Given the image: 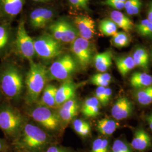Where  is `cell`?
<instances>
[{
  "instance_id": "obj_1",
  "label": "cell",
  "mask_w": 152,
  "mask_h": 152,
  "mask_svg": "<svg viewBox=\"0 0 152 152\" xmlns=\"http://www.w3.org/2000/svg\"><path fill=\"white\" fill-rule=\"evenodd\" d=\"M53 143L55 142L51 136L37 126L24 124L19 135L11 145L16 151L44 152Z\"/></svg>"
},
{
  "instance_id": "obj_2",
  "label": "cell",
  "mask_w": 152,
  "mask_h": 152,
  "mask_svg": "<svg viewBox=\"0 0 152 152\" xmlns=\"http://www.w3.org/2000/svg\"><path fill=\"white\" fill-rule=\"evenodd\" d=\"M24 81L21 71L15 65L7 64L0 70V92L10 100L18 99L22 95Z\"/></svg>"
},
{
  "instance_id": "obj_3",
  "label": "cell",
  "mask_w": 152,
  "mask_h": 152,
  "mask_svg": "<svg viewBox=\"0 0 152 152\" xmlns=\"http://www.w3.org/2000/svg\"><path fill=\"white\" fill-rule=\"evenodd\" d=\"M24 125L20 111L7 102L0 103V129L12 144L19 135Z\"/></svg>"
},
{
  "instance_id": "obj_4",
  "label": "cell",
  "mask_w": 152,
  "mask_h": 152,
  "mask_svg": "<svg viewBox=\"0 0 152 152\" xmlns=\"http://www.w3.org/2000/svg\"><path fill=\"white\" fill-rule=\"evenodd\" d=\"M48 79V69L46 66L31 61L25 81L28 103H37L46 85Z\"/></svg>"
},
{
  "instance_id": "obj_5",
  "label": "cell",
  "mask_w": 152,
  "mask_h": 152,
  "mask_svg": "<svg viewBox=\"0 0 152 152\" xmlns=\"http://www.w3.org/2000/svg\"><path fill=\"white\" fill-rule=\"evenodd\" d=\"M77 68V63L71 55H63L55 60L48 69V78L61 82L69 80Z\"/></svg>"
},
{
  "instance_id": "obj_6",
  "label": "cell",
  "mask_w": 152,
  "mask_h": 152,
  "mask_svg": "<svg viewBox=\"0 0 152 152\" xmlns=\"http://www.w3.org/2000/svg\"><path fill=\"white\" fill-rule=\"evenodd\" d=\"M33 120L46 130L56 132L60 129L61 121L58 114L52 109L37 105L30 113Z\"/></svg>"
},
{
  "instance_id": "obj_7",
  "label": "cell",
  "mask_w": 152,
  "mask_h": 152,
  "mask_svg": "<svg viewBox=\"0 0 152 152\" xmlns=\"http://www.w3.org/2000/svg\"><path fill=\"white\" fill-rule=\"evenodd\" d=\"M33 41L35 54L42 59H51L61 53L60 42L56 40L51 35H42Z\"/></svg>"
},
{
  "instance_id": "obj_8",
  "label": "cell",
  "mask_w": 152,
  "mask_h": 152,
  "mask_svg": "<svg viewBox=\"0 0 152 152\" xmlns=\"http://www.w3.org/2000/svg\"><path fill=\"white\" fill-rule=\"evenodd\" d=\"M71 51L77 64L82 69L86 68L90 64L94 57L92 45L88 40L77 37L72 43Z\"/></svg>"
},
{
  "instance_id": "obj_9",
  "label": "cell",
  "mask_w": 152,
  "mask_h": 152,
  "mask_svg": "<svg viewBox=\"0 0 152 152\" xmlns=\"http://www.w3.org/2000/svg\"><path fill=\"white\" fill-rule=\"evenodd\" d=\"M16 49L23 58L32 61L35 54L34 41L27 32L24 22L19 24L16 38Z\"/></svg>"
},
{
  "instance_id": "obj_10",
  "label": "cell",
  "mask_w": 152,
  "mask_h": 152,
  "mask_svg": "<svg viewBox=\"0 0 152 152\" xmlns=\"http://www.w3.org/2000/svg\"><path fill=\"white\" fill-rule=\"evenodd\" d=\"M134 109V105L129 99L121 96L114 103L111 109V114L116 121L125 120L132 115Z\"/></svg>"
},
{
  "instance_id": "obj_11",
  "label": "cell",
  "mask_w": 152,
  "mask_h": 152,
  "mask_svg": "<svg viewBox=\"0 0 152 152\" xmlns=\"http://www.w3.org/2000/svg\"><path fill=\"white\" fill-rule=\"evenodd\" d=\"M77 31L82 38L90 40L95 34V24L92 18L87 15H80L75 19Z\"/></svg>"
},
{
  "instance_id": "obj_12",
  "label": "cell",
  "mask_w": 152,
  "mask_h": 152,
  "mask_svg": "<svg viewBox=\"0 0 152 152\" xmlns=\"http://www.w3.org/2000/svg\"><path fill=\"white\" fill-rule=\"evenodd\" d=\"M130 145L134 151L145 152L152 147V137L143 129H138L134 133Z\"/></svg>"
},
{
  "instance_id": "obj_13",
  "label": "cell",
  "mask_w": 152,
  "mask_h": 152,
  "mask_svg": "<svg viewBox=\"0 0 152 152\" xmlns=\"http://www.w3.org/2000/svg\"><path fill=\"white\" fill-rule=\"evenodd\" d=\"M78 85L70 80L63 82L58 87L56 92L55 101L58 107L64 103L75 98Z\"/></svg>"
},
{
  "instance_id": "obj_14",
  "label": "cell",
  "mask_w": 152,
  "mask_h": 152,
  "mask_svg": "<svg viewBox=\"0 0 152 152\" xmlns=\"http://www.w3.org/2000/svg\"><path fill=\"white\" fill-rule=\"evenodd\" d=\"M79 109V104L75 98L66 102L61 105L59 108L58 115L61 122L68 124L76 117Z\"/></svg>"
},
{
  "instance_id": "obj_15",
  "label": "cell",
  "mask_w": 152,
  "mask_h": 152,
  "mask_svg": "<svg viewBox=\"0 0 152 152\" xmlns=\"http://www.w3.org/2000/svg\"><path fill=\"white\" fill-rule=\"evenodd\" d=\"M57 88L58 87L54 85H46L37 103L38 105L44 106L51 109L58 107L55 101Z\"/></svg>"
},
{
  "instance_id": "obj_16",
  "label": "cell",
  "mask_w": 152,
  "mask_h": 152,
  "mask_svg": "<svg viewBox=\"0 0 152 152\" xmlns=\"http://www.w3.org/2000/svg\"><path fill=\"white\" fill-rule=\"evenodd\" d=\"M112 53L110 50L96 54L93 58L96 69L100 73L107 72L112 65Z\"/></svg>"
},
{
  "instance_id": "obj_17",
  "label": "cell",
  "mask_w": 152,
  "mask_h": 152,
  "mask_svg": "<svg viewBox=\"0 0 152 152\" xmlns=\"http://www.w3.org/2000/svg\"><path fill=\"white\" fill-rule=\"evenodd\" d=\"M130 83L136 90L144 88L152 85V76L146 72H135L131 76Z\"/></svg>"
},
{
  "instance_id": "obj_18",
  "label": "cell",
  "mask_w": 152,
  "mask_h": 152,
  "mask_svg": "<svg viewBox=\"0 0 152 152\" xmlns=\"http://www.w3.org/2000/svg\"><path fill=\"white\" fill-rule=\"evenodd\" d=\"M132 59L136 67L148 72L149 69V55L147 50L139 46L135 49L132 54Z\"/></svg>"
},
{
  "instance_id": "obj_19",
  "label": "cell",
  "mask_w": 152,
  "mask_h": 152,
  "mask_svg": "<svg viewBox=\"0 0 152 152\" xmlns=\"http://www.w3.org/2000/svg\"><path fill=\"white\" fill-rule=\"evenodd\" d=\"M110 19L117 25L118 28L123 29L126 32H129L134 28V24L130 19L122 12L113 10L110 14Z\"/></svg>"
},
{
  "instance_id": "obj_20",
  "label": "cell",
  "mask_w": 152,
  "mask_h": 152,
  "mask_svg": "<svg viewBox=\"0 0 152 152\" xmlns=\"http://www.w3.org/2000/svg\"><path fill=\"white\" fill-rule=\"evenodd\" d=\"M120 127L117 121L108 118H104L98 121L96 129L98 132L104 136L112 135Z\"/></svg>"
},
{
  "instance_id": "obj_21",
  "label": "cell",
  "mask_w": 152,
  "mask_h": 152,
  "mask_svg": "<svg viewBox=\"0 0 152 152\" xmlns=\"http://www.w3.org/2000/svg\"><path fill=\"white\" fill-rule=\"evenodd\" d=\"M114 60L118 71L123 77L127 76L136 67L132 57L130 55L117 56L114 58Z\"/></svg>"
},
{
  "instance_id": "obj_22",
  "label": "cell",
  "mask_w": 152,
  "mask_h": 152,
  "mask_svg": "<svg viewBox=\"0 0 152 152\" xmlns=\"http://www.w3.org/2000/svg\"><path fill=\"white\" fill-rule=\"evenodd\" d=\"M100 103L95 96L87 98L82 105L81 112L87 117H96L100 113Z\"/></svg>"
},
{
  "instance_id": "obj_23",
  "label": "cell",
  "mask_w": 152,
  "mask_h": 152,
  "mask_svg": "<svg viewBox=\"0 0 152 152\" xmlns=\"http://www.w3.org/2000/svg\"><path fill=\"white\" fill-rule=\"evenodd\" d=\"M1 2L6 14L14 16L22 11L25 0H1Z\"/></svg>"
},
{
  "instance_id": "obj_24",
  "label": "cell",
  "mask_w": 152,
  "mask_h": 152,
  "mask_svg": "<svg viewBox=\"0 0 152 152\" xmlns=\"http://www.w3.org/2000/svg\"><path fill=\"white\" fill-rule=\"evenodd\" d=\"M67 22L64 20H59L52 24L49 27L51 36L59 42H61L65 36Z\"/></svg>"
},
{
  "instance_id": "obj_25",
  "label": "cell",
  "mask_w": 152,
  "mask_h": 152,
  "mask_svg": "<svg viewBox=\"0 0 152 152\" xmlns=\"http://www.w3.org/2000/svg\"><path fill=\"white\" fill-rule=\"evenodd\" d=\"M136 102L142 105H148L152 103V85L136 90L134 92Z\"/></svg>"
},
{
  "instance_id": "obj_26",
  "label": "cell",
  "mask_w": 152,
  "mask_h": 152,
  "mask_svg": "<svg viewBox=\"0 0 152 152\" xmlns=\"http://www.w3.org/2000/svg\"><path fill=\"white\" fill-rule=\"evenodd\" d=\"M111 44L117 48H124L128 46L131 42V38L128 33L121 31L117 32L111 39Z\"/></svg>"
},
{
  "instance_id": "obj_27",
  "label": "cell",
  "mask_w": 152,
  "mask_h": 152,
  "mask_svg": "<svg viewBox=\"0 0 152 152\" xmlns=\"http://www.w3.org/2000/svg\"><path fill=\"white\" fill-rule=\"evenodd\" d=\"M73 128L76 133L83 138L90 135L91 126L87 121L81 119H76L73 121Z\"/></svg>"
},
{
  "instance_id": "obj_28",
  "label": "cell",
  "mask_w": 152,
  "mask_h": 152,
  "mask_svg": "<svg viewBox=\"0 0 152 152\" xmlns=\"http://www.w3.org/2000/svg\"><path fill=\"white\" fill-rule=\"evenodd\" d=\"M99 28L105 36H113L118 32V27L110 19H104L99 23Z\"/></svg>"
},
{
  "instance_id": "obj_29",
  "label": "cell",
  "mask_w": 152,
  "mask_h": 152,
  "mask_svg": "<svg viewBox=\"0 0 152 152\" xmlns=\"http://www.w3.org/2000/svg\"><path fill=\"white\" fill-rule=\"evenodd\" d=\"M110 147L108 139L99 137L92 141L90 152H110Z\"/></svg>"
},
{
  "instance_id": "obj_30",
  "label": "cell",
  "mask_w": 152,
  "mask_h": 152,
  "mask_svg": "<svg viewBox=\"0 0 152 152\" xmlns=\"http://www.w3.org/2000/svg\"><path fill=\"white\" fill-rule=\"evenodd\" d=\"M112 76L108 73H98L91 76V83L98 87H107L112 82Z\"/></svg>"
},
{
  "instance_id": "obj_31",
  "label": "cell",
  "mask_w": 152,
  "mask_h": 152,
  "mask_svg": "<svg viewBox=\"0 0 152 152\" xmlns=\"http://www.w3.org/2000/svg\"><path fill=\"white\" fill-rule=\"evenodd\" d=\"M135 27L137 33L141 36L152 38V23L147 19H142L137 23Z\"/></svg>"
},
{
  "instance_id": "obj_32",
  "label": "cell",
  "mask_w": 152,
  "mask_h": 152,
  "mask_svg": "<svg viewBox=\"0 0 152 152\" xmlns=\"http://www.w3.org/2000/svg\"><path fill=\"white\" fill-rule=\"evenodd\" d=\"M142 5L141 0H126L124 9L128 15H136L140 13Z\"/></svg>"
},
{
  "instance_id": "obj_33",
  "label": "cell",
  "mask_w": 152,
  "mask_h": 152,
  "mask_svg": "<svg viewBox=\"0 0 152 152\" xmlns=\"http://www.w3.org/2000/svg\"><path fill=\"white\" fill-rule=\"evenodd\" d=\"M110 152H134L130 144L122 139H117L114 140Z\"/></svg>"
},
{
  "instance_id": "obj_34",
  "label": "cell",
  "mask_w": 152,
  "mask_h": 152,
  "mask_svg": "<svg viewBox=\"0 0 152 152\" xmlns=\"http://www.w3.org/2000/svg\"><path fill=\"white\" fill-rule=\"evenodd\" d=\"M45 8L39 7L31 12L30 15V23L34 28H37L38 23L44 14Z\"/></svg>"
},
{
  "instance_id": "obj_35",
  "label": "cell",
  "mask_w": 152,
  "mask_h": 152,
  "mask_svg": "<svg viewBox=\"0 0 152 152\" xmlns=\"http://www.w3.org/2000/svg\"><path fill=\"white\" fill-rule=\"evenodd\" d=\"M9 33L6 28L0 26V52L5 49L9 43Z\"/></svg>"
},
{
  "instance_id": "obj_36",
  "label": "cell",
  "mask_w": 152,
  "mask_h": 152,
  "mask_svg": "<svg viewBox=\"0 0 152 152\" xmlns=\"http://www.w3.org/2000/svg\"><path fill=\"white\" fill-rule=\"evenodd\" d=\"M53 15L54 13L53 11L45 8L44 14L38 23L37 29L44 28L46 24H48V23L51 21V20L53 19Z\"/></svg>"
},
{
  "instance_id": "obj_37",
  "label": "cell",
  "mask_w": 152,
  "mask_h": 152,
  "mask_svg": "<svg viewBox=\"0 0 152 152\" xmlns=\"http://www.w3.org/2000/svg\"><path fill=\"white\" fill-rule=\"evenodd\" d=\"M44 152H73L70 148L61 146L56 143L49 145Z\"/></svg>"
},
{
  "instance_id": "obj_38",
  "label": "cell",
  "mask_w": 152,
  "mask_h": 152,
  "mask_svg": "<svg viewBox=\"0 0 152 152\" xmlns=\"http://www.w3.org/2000/svg\"><path fill=\"white\" fill-rule=\"evenodd\" d=\"M105 88L104 87H97L95 92V97L96 98L100 104L103 106H106L107 104L105 102Z\"/></svg>"
},
{
  "instance_id": "obj_39",
  "label": "cell",
  "mask_w": 152,
  "mask_h": 152,
  "mask_svg": "<svg viewBox=\"0 0 152 152\" xmlns=\"http://www.w3.org/2000/svg\"><path fill=\"white\" fill-rule=\"evenodd\" d=\"M125 2H119L115 0H105L103 2L104 5L109 6L114 9L115 10L120 11L121 10H122L124 9Z\"/></svg>"
},
{
  "instance_id": "obj_40",
  "label": "cell",
  "mask_w": 152,
  "mask_h": 152,
  "mask_svg": "<svg viewBox=\"0 0 152 152\" xmlns=\"http://www.w3.org/2000/svg\"><path fill=\"white\" fill-rule=\"evenodd\" d=\"M71 5L78 9L87 10L90 0H69Z\"/></svg>"
},
{
  "instance_id": "obj_41",
  "label": "cell",
  "mask_w": 152,
  "mask_h": 152,
  "mask_svg": "<svg viewBox=\"0 0 152 152\" xmlns=\"http://www.w3.org/2000/svg\"><path fill=\"white\" fill-rule=\"evenodd\" d=\"M11 143L5 139L0 138V152H9L11 150Z\"/></svg>"
},
{
  "instance_id": "obj_42",
  "label": "cell",
  "mask_w": 152,
  "mask_h": 152,
  "mask_svg": "<svg viewBox=\"0 0 152 152\" xmlns=\"http://www.w3.org/2000/svg\"><path fill=\"white\" fill-rule=\"evenodd\" d=\"M112 95V89L108 87H105V98L106 103L107 105L110 100Z\"/></svg>"
},
{
  "instance_id": "obj_43",
  "label": "cell",
  "mask_w": 152,
  "mask_h": 152,
  "mask_svg": "<svg viewBox=\"0 0 152 152\" xmlns=\"http://www.w3.org/2000/svg\"><path fill=\"white\" fill-rule=\"evenodd\" d=\"M147 13V19L152 23V1L149 4Z\"/></svg>"
},
{
  "instance_id": "obj_44",
  "label": "cell",
  "mask_w": 152,
  "mask_h": 152,
  "mask_svg": "<svg viewBox=\"0 0 152 152\" xmlns=\"http://www.w3.org/2000/svg\"><path fill=\"white\" fill-rule=\"evenodd\" d=\"M146 120L147 121V122L149 125V128L152 131V113L149 114L146 117Z\"/></svg>"
},
{
  "instance_id": "obj_45",
  "label": "cell",
  "mask_w": 152,
  "mask_h": 152,
  "mask_svg": "<svg viewBox=\"0 0 152 152\" xmlns=\"http://www.w3.org/2000/svg\"><path fill=\"white\" fill-rule=\"evenodd\" d=\"M35 2H48L51 0H33Z\"/></svg>"
},
{
  "instance_id": "obj_46",
  "label": "cell",
  "mask_w": 152,
  "mask_h": 152,
  "mask_svg": "<svg viewBox=\"0 0 152 152\" xmlns=\"http://www.w3.org/2000/svg\"><path fill=\"white\" fill-rule=\"evenodd\" d=\"M115 1H117L119 2H125L126 1V0H115Z\"/></svg>"
},
{
  "instance_id": "obj_47",
  "label": "cell",
  "mask_w": 152,
  "mask_h": 152,
  "mask_svg": "<svg viewBox=\"0 0 152 152\" xmlns=\"http://www.w3.org/2000/svg\"><path fill=\"white\" fill-rule=\"evenodd\" d=\"M15 152H19V151H15Z\"/></svg>"
},
{
  "instance_id": "obj_48",
  "label": "cell",
  "mask_w": 152,
  "mask_h": 152,
  "mask_svg": "<svg viewBox=\"0 0 152 152\" xmlns=\"http://www.w3.org/2000/svg\"></svg>"
}]
</instances>
